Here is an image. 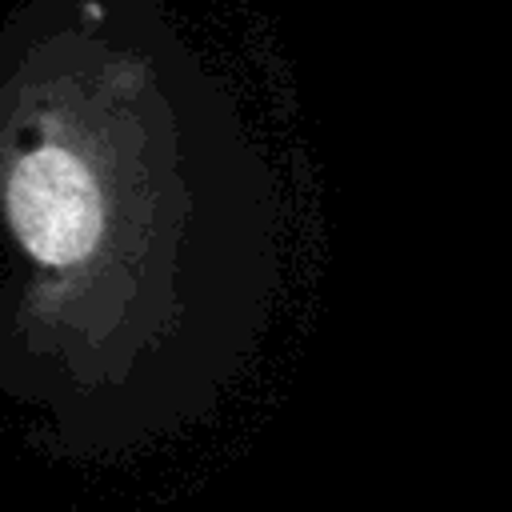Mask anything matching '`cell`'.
<instances>
[{"label": "cell", "instance_id": "6da1fadb", "mask_svg": "<svg viewBox=\"0 0 512 512\" xmlns=\"http://www.w3.org/2000/svg\"><path fill=\"white\" fill-rule=\"evenodd\" d=\"M4 200L20 248L44 268H72L100 244V184L92 168L60 144H44L20 156L8 172Z\"/></svg>", "mask_w": 512, "mask_h": 512}]
</instances>
